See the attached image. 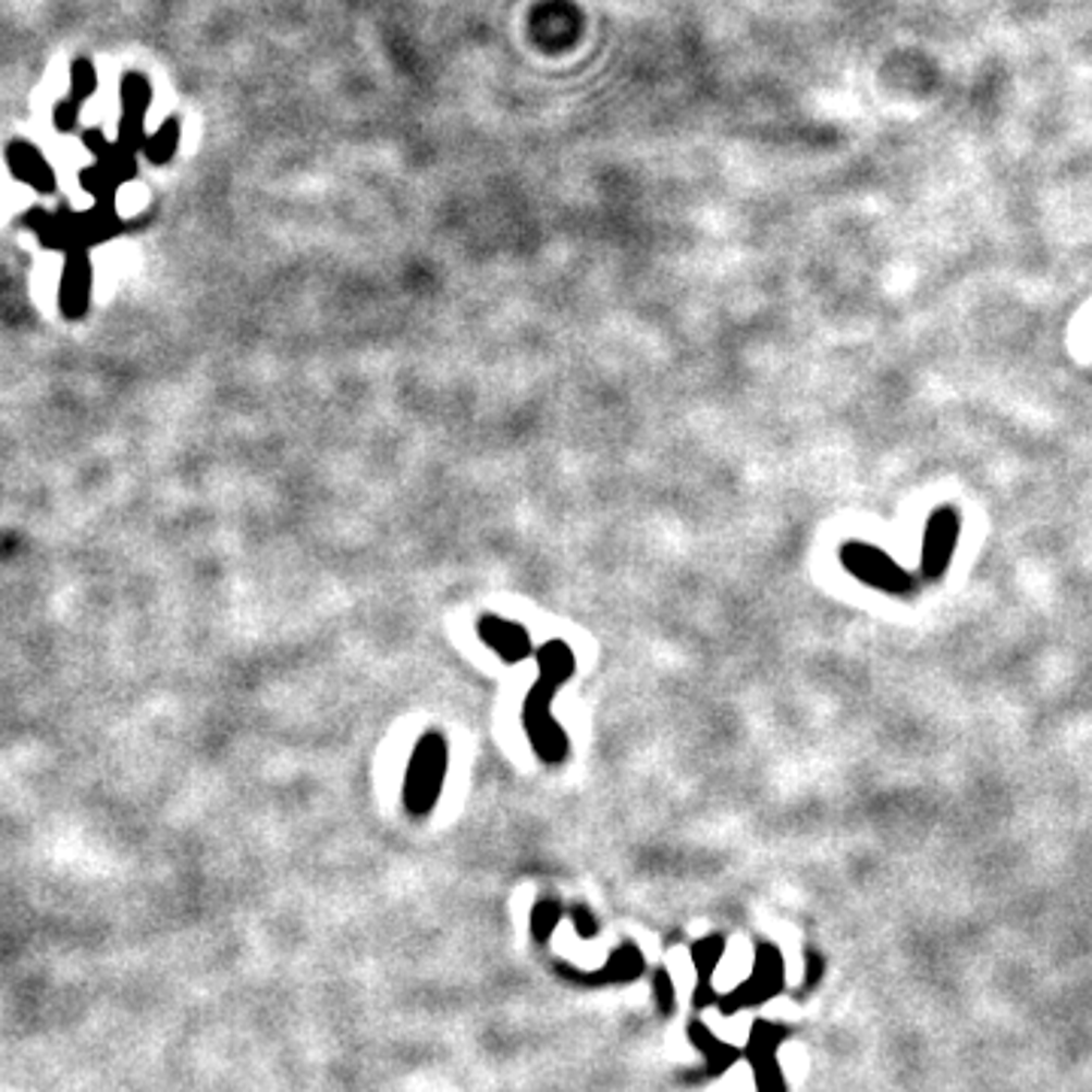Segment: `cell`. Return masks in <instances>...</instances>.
I'll list each match as a JSON object with an SVG mask.
<instances>
[{
  "label": "cell",
  "instance_id": "1",
  "mask_svg": "<svg viewBox=\"0 0 1092 1092\" xmlns=\"http://www.w3.org/2000/svg\"><path fill=\"white\" fill-rule=\"evenodd\" d=\"M538 665L540 677L535 683V689L525 698V732H528L540 762L559 765L568 756V735H565L562 725L555 723L553 698L559 696V689L574 674V653H570L568 643L550 640L538 650Z\"/></svg>",
  "mask_w": 1092,
  "mask_h": 1092
},
{
  "label": "cell",
  "instance_id": "2",
  "mask_svg": "<svg viewBox=\"0 0 1092 1092\" xmlns=\"http://www.w3.org/2000/svg\"><path fill=\"white\" fill-rule=\"evenodd\" d=\"M443 777H446V744L440 735H426L413 750L404 783V805L413 817H426L438 805Z\"/></svg>",
  "mask_w": 1092,
  "mask_h": 1092
},
{
  "label": "cell",
  "instance_id": "3",
  "mask_svg": "<svg viewBox=\"0 0 1092 1092\" xmlns=\"http://www.w3.org/2000/svg\"><path fill=\"white\" fill-rule=\"evenodd\" d=\"M783 986V956L774 944L762 941L756 947V956H752V971L750 978L740 980L738 986L732 990L728 995L720 998V1010L723 1014H738L744 1007L762 1005L768 998L781 993Z\"/></svg>",
  "mask_w": 1092,
  "mask_h": 1092
},
{
  "label": "cell",
  "instance_id": "4",
  "mask_svg": "<svg viewBox=\"0 0 1092 1092\" xmlns=\"http://www.w3.org/2000/svg\"><path fill=\"white\" fill-rule=\"evenodd\" d=\"M841 562L844 568L850 570L856 580L874 586L880 592H910L913 589V577L901 565H895L889 555L871 547V543H847L841 550Z\"/></svg>",
  "mask_w": 1092,
  "mask_h": 1092
},
{
  "label": "cell",
  "instance_id": "5",
  "mask_svg": "<svg viewBox=\"0 0 1092 1092\" xmlns=\"http://www.w3.org/2000/svg\"><path fill=\"white\" fill-rule=\"evenodd\" d=\"M959 543V516L953 507H937L929 516L925 525V540H922V559L920 568L925 577H941L944 570L950 568L953 550Z\"/></svg>",
  "mask_w": 1092,
  "mask_h": 1092
},
{
  "label": "cell",
  "instance_id": "6",
  "mask_svg": "<svg viewBox=\"0 0 1092 1092\" xmlns=\"http://www.w3.org/2000/svg\"><path fill=\"white\" fill-rule=\"evenodd\" d=\"M480 638L486 640L501 659H507V662H519V659H528V655L535 653V643H531V638H528V631H525L523 625L504 623V619H498V616H486V619H480Z\"/></svg>",
  "mask_w": 1092,
  "mask_h": 1092
},
{
  "label": "cell",
  "instance_id": "7",
  "mask_svg": "<svg viewBox=\"0 0 1092 1092\" xmlns=\"http://www.w3.org/2000/svg\"><path fill=\"white\" fill-rule=\"evenodd\" d=\"M725 956V941L720 935H710L696 941L692 947V962H696L698 971V986H696V1007H708L716 1002V990H713V971L720 968Z\"/></svg>",
  "mask_w": 1092,
  "mask_h": 1092
},
{
  "label": "cell",
  "instance_id": "8",
  "mask_svg": "<svg viewBox=\"0 0 1092 1092\" xmlns=\"http://www.w3.org/2000/svg\"><path fill=\"white\" fill-rule=\"evenodd\" d=\"M640 974H643V953L638 950V944H623L613 950L611 962L598 968V974H577L574 980L601 986V983H628V980H638Z\"/></svg>",
  "mask_w": 1092,
  "mask_h": 1092
},
{
  "label": "cell",
  "instance_id": "9",
  "mask_svg": "<svg viewBox=\"0 0 1092 1092\" xmlns=\"http://www.w3.org/2000/svg\"><path fill=\"white\" fill-rule=\"evenodd\" d=\"M689 1041L704 1056L708 1075H723L725 1068H732V1065L738 1063V1050L732 1047V1044H725L723 1038H716V1032L701 1020L689 1026Z\"/></svg>",
  "mask_w": 1092,
  "mask_h": 1092
},
{
  "label": "cell",
  "instance_id": "10",
  "mask_svg": "<svg viewBox=\"0 0 1092 1092\" xmlns=\"http://www.w3.org/2000/svg\"><path fill=\"white\" fill-rule=\"evenodd\" d=\"M783 1038H786V1029L777 1026V1022L768 1020L752 1022L750 1041H747V1063H750L752 1068L774 1063V1059H777V1050H781L783 1044Z\"/></svg>",
  "mask_w": 1092,
  "mask_h": 1092
},
{
  "label": "cell",
  "instance_id": "11",
  "mask_svg": "<svg viewBox=\"0 0 1092 1092\" xmlns=\"http://www.w3.org/2000/svg\"><path fill=\"white\" fill-rule=\"evenodd\" d=\"M559 920H562V905L553 898H543L531 910V935L538 941H550V935L559 929Z\"/></svg>",
  "mask_w": 1092,
  "mask_h": 1092
},
{
  "label": "cell",
  "instance_id": "12",
  "mask_svg": "<svg viewBox=\"0 0 1092 1092\" xmlns=\"http://www.w3.org/2000/svg\"><path fill=\"white\" fill-rule=\"evenodd\" d=\"M752 1075H756V1090L759 1092H786V1078H783L777 1059L752 1068Z\"/></svg>",
  "mask_w": 1092,
  "mask_h": 1092
},
{
  "label": "cell",
  "instance_id": "13",
  "mask_svg": "<svg viewBox=\"0 0 1092 1092\" xmlns=\"http://www.w3.org/2000/svg\"><path fill=\"white\" fill-rule=\"evenodd\" d=\"M653 993L659 1010H662V1014H671V1010H674V1002H677V990H674V980H671V974H667L665 968H655Z\"/></svg>",
  "mask_w": 1092,
  "mask_h": 1092
},
{
  "label": "cell",
  "instance_id": "14",
  "mask_svg": "<svg viewBox=\"0 0 1092 1092\" xmlns=\"http://www.w3.org/2000/svg\"><path fill=\"white\" fill-rule=\"evenodd\" d=\"M570 920H574V925H577V932L580 935H586V937H596L598 935V925H596V917L589 913L586 908H574L570 910Z\"/></svg>",
  "mask_w": 1092,
  "mask_h": 1092
},
{
  "label": "cell",
  "instance_id": "15",
  "mask_svg": "<svg viewBox=\"0 0 1092 1092\" xmlns=\"http://www.w3.org/2000/svg\"><path fill=\"white\" fill-rule=\"evenodd\" d=\"M808 980H805V990H813L817 983H820V978H823V971H825V962H823V956L820 953H808Z\"/></svg>",
  "mask_w": 1092,
  "mask_h": 1092
}]
</instances>
